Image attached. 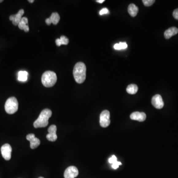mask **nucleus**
Segmentation results:
<instances>
[{
	"label": "nucleus",
	"instance_id": "nucleus-8",
	"mask_svg": "<svg viewBox=\"0 0 178 178\" xmlns=\"http://www.w3.org/2000/svg\"><path fill=\"white\" fill-rule=\"evenodd\" d=\"M151 103L153 106L157 109H161L164 106V102L160 95H156L153 97Z\"/></svg>",
	"mask_w": 178,
	"mask_h": 178
},
{
	"label": "nucleus",
	"instance_id": "nucleus-24",
	"mask_svg": "<svg viewBox=\"0 0 178 178\" xmlns=\"http://www.w3.org/2000/svg\"><path fill=\"white\" fill-rule=\"evenodd\" d=\"M109 162L111 164H113V163H114L115 162L117 161V158L115 156V155H113L109 159Z\"/></svg>",
	"mask_w": 178,
	"mask_h": 178
},
{
	"label": "nucleus",
	"instance_id": "nucleus-4",
	"mask_svg": "<svg viewBox=\"0 0 178 178\" xmlns=\"http://www.w3.org/2000/svg\"><path fill=\"white\" fill-rule=\"evenodd\" d=\"M18 108V103L15 97L9 98L5 105V109L6 113L13 114L17 112Z\"/></svg>",
	"mask_w": 178,
	"mask_h": 178
},
{
	"label": "nucleus",
	"instance_id": "nucleus-17",
	"mask_svg": "<svg viewBox=\"0 0 178 178\" xmlns=\"http://www.w3.org/2000/svg\"><path fill=\"white\" fill-rule=\"evenodd\" d=\"M138 91V87L135 84H131L127 87L126 91L129 94L134 95L136 94Z\"/></svg>",
	"mask_w": 178,
	"mask_h": 178
},
{
	"label": "nucleus",
	"instance_id": "nucleus-10",
	"mask_svg": "<svg viewBox=\"0 0 178 178\" xmlns=\"http://www.w3.org/2000/svg\"><path fill=\"white\" fill-rule=\"evenodd\" d=\"M26 139L30 142L31 149H36L40 145V141L39 139L36 137L34 134H30L27 135Z\"/></svg>",
	"mask_w": 178,
	"mask_h": 178
},
{
	"label": "nucleus",
	"instance_id": "nucleus-7",
	"mask_svg": "<svg viewBox=\"0 0 178 178\" xmlns=\"http://www.w3.org/2000/svg\"><path fill=\"white\" fill-rule=\"evenodd\" d=\"M79 174V171L75 166H71L69 167L65 170L64 173V177L65 178H75Z\"/></svg>",
	"mask_w": 178,
	"mask_h": 178
},
{
	"label": "nucleus",
	"instance_id": "nucleus-12",
	"mask_svg": "<svg viewBox=\"0 0 178 178\" xmlns=\"http://www.w3.org/2000/svg\"><path fill=\"white\" fill-rule=\"evenodd\" d=\"M146 117V114L144 112H134L130 115V118L131 119L140 122L145 121Z\"/></svg>",
	"mask_w": 178,
	"mask_h": 178
},
{
	"label": "nucleus",
	"instance_id": "nucleus-30",
	"mask_svg": "<svg viewBox=\"0 0 178 178\" xmlns=\"http://www.w3.org/2000/svg\"><path fill=\"white\" fill-rule=\"evenodd\" d=\"M3 2V0H0V3H2V2Z\"/></svg>",
	"mask_w": 178,
	"mask_h": 178
},
{
	"label": "nucleus",
	"instance_id": "nucleus-2",
	"mask_svg": "<svg viewBox=\"0 0 178 178\" xmlns=\"http://www.w3.org/2000/svg\"><path fill=\"white\" fill-rule=\"evenodd\" d=\"M52 112L51 110L48 108L42 111L39 116L33 124L35 128L45 127L48 124V119L52 116Z\"/></svg>",
	"mask_w": 178,
	"mask_h": 178
},
{
	"label": "nucleus",
	"instance_id": "nucleus-5",
	"mask_svg": "<svg viewBox=\"0 0 178 178\" xmlns=\"http://www.w3.org/2000/svg\"><path fill=\"white\" fill-rule=\"evenodd\" d=\"M99 123L102 127H107L110 125V113L108 110H105L101 113Z\"/></svg>",
	"mask_w": 178,
	"mask_h": 178
},
{
	"label": "nucleus",
	"instance_id": "nucleus-11",
	"mask_svg": "<svg viewBox=\"0 0 178 178\" xmlns=\"http://www.w3.org/2000/svg\"><path fill=\"white\" fill-rule=\"evenodd\" d=\"M24 14V10L21 9V10L18 11L17 14L10 15V20L12 21L13 24L14 25H18L21 20L22 18V17Z\"/></svg>",
	"mask_w": 178,
	"mask_h": 178
},
{
	"label": "nucleus",
	"instance_id": "nucleus-28",
	"mask_svg": "<svg viewBox=\"0 0 178 178\" xmlns=\"http://www.w3.org/2000/svg\"><path fill=\"white\" fill-rule=\"evenodd\" d=\"M104 1H105L104 0H97V1H96L97 2H98V3H101V4H102V3H103Z\"/></svg>",
	"mask_w": 178,
	"mask_h": 178
},
{
	"label": "nucleus",
	"instance_id": "nucleus-1",
	"mask_svg": "<svg viewBox=\"0 0 178 178\" xmlns=\"http://www.w3.org/2000/svg\"><path fill=\"white\" fill-rule=\"evenodd\" d=\"M73 76L77 83H83L86 77V66L82 62L77 63L73 69Z\"/></svg>",
	"mask_w": 178,
	"mask_h": 178
},
{
	"label": "nucleus",
	"instance_id": "nucleus-27",
	"mask_svg": "<svg viewBox=\"0 0 178 178\" xmlns=\"http://www.w3.org/2000/svg\"><path fill=\"white\" fill-rule=\"evenodd\" d=\"M46 23L48 25H51V23H52V22H51L50 18H48L46 19Z\"/></svg>",
	"mask_w": 178,
	"mask_h": 178
},
{
	"label": "nucleus",
	"instance_id": "nucleus-14",
	"mask_svg": "<svg viewBox=\"0 0 178 178\" xmlns=\"http://www.w3.org/2000/svg\"><path fill=\"white\" fill-rule=\"evenodd\" d=\"M28 20L27 18L26 17H23L22 18L21 20L18 25V26L19 29L23 30L25 32H29V28L28 25Z\"/></svg>",
	"mask_w": 178,
	"mask_h": 178
},
{
	"label": "nucleus",
	"instance_id": "nucleus-19",
	"mask_svg": "<svg viewBox=\"0 0 178 178\" xmlns=\"http://www.w3.org/2000/svg\"><path fill=\"white\" fill-rule=\"evenodd\" d=\"M128 45L125 42H120L118 44H116L114 46V48L116 50H120L127 48Z\"/></svg>",
	"mask_w": 178,
	"mask_h": 178
},
{
	"label": "nucleus",
	"instance_id": "nucleus-13",
	"mask_svg": "<svg viewBox=\"0 0 178 178\" xmlns=\"http://www.w3.org/2000/svg\"><path fill=\"white\" fill-rule=\"evenodd\" d=\"M178 33V29L176 27H172L164 32V37L166 39H169L173 36L177 34Z\"/></svg>",
	"mask_w": 178,
	"mask_h": 178
},
{
	"label": "nucleus",
	"instance_id": "nucleus-18",
	"mask_svg": "<svg viewBox=\"0 0 178 178\" xmlns=\"http://www.w3.org/2000/svg\"><path fill=\"white\" fill-rule=\"evenodd\" d=\"M50 18L51 19L52 23L54 25H56L60 21V16L58 13H53L51 14Z\"/></svg>",
	"mask_w": 178,
	"mask_h": 178
},
{
	"label": "nucleus",
	"instance_id": "nucleus-22",
	"mask_svg": "<svg viewBox=\"0 0 178 178\" xmlns=\"http://www.w3.org/2000/svg\"><path fill=\"white\" fill-rule=\"evenodd\" d=\"M121 163L120 162L117 161L115 162L114 163H113V164H112V167L114 169H116L117 168H118L119 166L121 165Z\"/></svg>",
	"mask_w": 178,
	"mask_h": 178
},
{
	"label": "nucleus",
	"instance_id": "nucleus-9",
	"mask_svg": "<svg viewBox=\"0 0 178 178\" xmlns=\"http://www.w3.org/2000/svg\"><path fill=\"white\" fill-rule=\"evenodd\" d=\"M56 130H57V128L55 125H52L48 128V134L47 135V139L49 141H55L57 140Z\"/></svg>",
	"mask_w": 178,
	"mask_h": 178
},
{
	"label": "nucleus",
	"instance_id": "nucleus-15",
	"mask_svg": "<svg viewBox=\"0 0 178 178\" xmlns=\"http://www.w3.org/2000/svg\"><path fill=\"white\" fill-rule=\"evenodd\" d=\"M129 14L132 17H135L137 15L139 12V9L135 4H131L129 6L128 8Z\"/></svg>",
	"mask_w": 178,
	"mask_h": 178
},
{
	"label": "nucleus",
	"instance_id": "nucleus-16",
	"mask_svg": "<svg viewBox=\"0 0 178 178\" xmlns=\"http://www.w3.org/2000/svg\"><path fill=\"white\" fill-rule=\"evenodd\" d=\"M28 73L26 71H20L18 73V80L19 81L25 82L28 79Z\"/></svg>",
	"mask_w": 178,
	"mask_h": 178
},
{
	"label": "nucleus",
	"instance_id": "nucleus-23",
	"mask_svg": "<svg viewBox=\"0 0 178 178\" xmlns=\"http://www.w3.org/2000/svg\"><path fill=\"white\" fill-rule=\"evenodd\" d=\"M109 13V10L108 9L106 8H103V9L101 10V11L99 12V14L101 15H103L104 14H107Z\"/></svg>",
	"mask_w": 178,
	"mask_h": 178
},
{
	"label": "nucleus",
	"instance_id": "nucleus-25",
	"mask_svg": "<svg viewBox=\"0 0 178 178\" xmlns=\"http://www.w3.org/2000/svg\"><path fill=\"white\" fill-rule=\"evenodd\" d=\"M173 17L175 19L178 20V9H176L173 13Z\"/></svg>",
	"mask_w": 178,
	"mask_h": 178
},
{
	"label": "nucleus",
	"instance_id": "nucleus-6",
	"mask_svg": "<svg viewBox=\"0 0 178 178\" xmlns=\"http://www.w3.org/2000/svg\"><path fill=\"white\" fill-rule=\"evenodd\" d=\"M2 155L6 160H10L12 155V148L9 144H6L2 145L1 149Z\"/></svg>",
	"mask_w": 178,
	"mask_h": 178
},
{
	"label": "nucleus",
	"instance_id": "nucleus-29",
	"mask_svg": "<svg viewBox=\"0 0 178 178\" xmlns=\"http://www.w3.org/2000/svg\"><path fill=\"white\" fill-rule=\"evenodd\" d=\"M28 2H29V3H33V2H34V0H32V1H30V0H29V1H28Z\"/></svg>",
	"mask_w": 178,
	"mask_h": 178
},
{
	"label": "nucleus",
	"instance_id": "nucleus-3",
	"mask_svg": "<svg viewBox=\"0 0 178 178\" xmlns=\"http://www.w3.org/2000/svg\"><path fill=\"white\" fill-rule=\"evenodd\" d=\"M57 81L56 73L53 71H47L42 76V83L46 87L50 88L55 85Z\"/></svg>",
	"mask_w": 178,
	"mask_h": 178
},
{
	"label": "nucleus",
	"instance_id": "nucleus-21",
	"mask_svg": "<svg viewBox=\"0 0 178 178\" xmlns=\"http://www.w3.org/2000/svg\"><path fill=\"white\" fill-rule=\"evenodd\" d=\"M60 40L61 41V44H64V45H67L69 43V39L65 37L64 36H61Z\"/></svg>",
	"mask_w": 178,
	"mask_h": 178
},
{
	"label": "nucleus",
	"instance_id": "nucleus-20",
	"mask_svg": "<svg viewBox=\"0 0 178 178\" xmlns=\"http://www.w3.org/2000/svg\"><path fill=\"white\" fill-rule=\"evenodd\" d=\"M142 3L146 6H149L153 5L155 2L154 0H143Z\"/></svg>",
	"mask_w": 178,
	"mask_h": 178
},
{
	"label": "nucleus",
	"instance_id": "nucleus-26",
	"mask_svg": "<svg viewBox=\"0 0 178 178\" xmlns=\"http://www.w3.org/2000/svg\"><path fill=\"white\" fill-rule=\"evenodd\" d=\"M56 45H57V46H59V47L62 45V44H61L60 40L59 38L56 39Z\"/></svg>",
	"mask_w": 178,
	"mask_h": 178
},
{
	"label": "nucleus",
	"instance_id": "nucleus-31",
	"mask_svg": "<svg viewBox=\"0 0 178 178\" xmlns=\"http://www.w3.org/2000/svg\"><path fill=\"white\" fill-rule=\"evenodd\" d=\"M43 178V177H40V178Z\"/></svg>",
	"mask_w": 178,
	"mask_h": 178
}]
</instances>
